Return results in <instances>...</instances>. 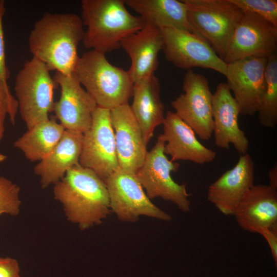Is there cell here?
<instances>
[{"mask_svg":"<svg viewBox=\"0 0 277 277\" xmlns=\"http://www.w3.org/2000/svg\"><path fill=\"white\" fill-rule=\"evenodd\" d=\"M125 0H83L82 16L86 27L82 41L88 49L106 54L120 48L122 41L145 25L140 16L132 15Z\"/></svg>","mask_w":277,"mask_h":277,"instance_id":"3","label":"cell"},{"mask_svg":"<svg viewBox=\"0 0 277 277\" xmlns=\"http://www.w3.org/2000/svg\"><path fill=\"white\" fill-rule=\"evenodd\" d=\"M0 277H22L16 260L9 257L0 258Z\"/></svg>","mask_w":277,"mask_h":277,"instance_id":"30","label":"cell"},{"mask_svg":"<svg viewBox=\"0 0 277 277\" xmlns=\"http://www.w3.org/2000/svg\"><path fill=\"white\" fill-rule=\"evenodd\" d=\"M195 33L205 39L223 58L227 45L244 15L230 0H183Z\"/></svg>","mask_w":277,"mask_h":277,"instance_id":"6","label":"cell"},{"mask_svg":"<svg viewBox=\"0 0 277 277\" xmlns=\"http://www.w3.org/2000/svg\"><path fill=\"white\" fill-rule=\"evenodd\" d=\"M163 133L164 153L173 162L188 161L200 165L212 162L216 153L203 145L192 128L174 112L165 114Z\"/></svg>","mask_w":277,"mask_h":277,"instance_id":"18","label":"cell"},{"mask_svg":"<svg viewBox=\"0 0 277 277\" xmlns=\"http://www.w3.org/2000/svg\"><path fill=\"white\" fill-rule=\"evenodd\" d=\"M269 185L272 188L277 189V166L275 164L269 171Z\"/></svg>","mask_w":277,"mask_h":277,"instance_id":"32","label":"cell"},{"mask_svg":"<svg viewBox=\"0 0 277 277\" xmlns=\"http://www.w3.org/2000/svg\"><path fill=\"white\" fill-rule=\"evenodd\" d=\"M277 26L254 14H244L227 45L223 60L229 64L243 58H268L276 53Z\"/></svg>","mask_w":277,"mask_h":277,"instance_id":"12","label":"cell"},{"mask_svg":"<svg viewBox=\"0 0 277 277\" xmlns=\"http://www.w3.org/2000/svg\"><path fill=\"white\" fill-rule=\"evenodd\" d=\"M73 74L100 107L111 110L128 103L134 83L128 72L109 62L105 54L90 50L79 56Z\"/></svg>","mask_w":277,"mask_h":277,"instance_id":"4","label":"cell"},{"mask_svg":"<svg viewBox=\"0 0 277 277\" xmlns=\"http://www.w3.org/2000/svg\"><path fill=\"white\" fill-rule=\"evenodd\" d=\"M119 168L136 173L147 152L141 127L126 103L110 110Z\"/></svg>","mask_w":277,"mask_h":277,"instance_id":"16","label":"cell"},{"mask_svg":"<svg viewBox=\"0 0 277 277\" xmlns=\"http://www.w3.org/2000/svg\"><path fill=\"white\" fill-rule=\"evenodd\" d=\"M162 45L161 29L147 23L141 30L122 41L120 47L131 60L128 72L133 83L154 74Z\"/></svg>","mask_w":277,"mask_h":277,"instance_id":"20","label":"cell"},{"mask_svg":"<svg viewBox=\"0 0 277 277\" xmlns=\"http://www.w3.org/2000/svg\"><path fill=\"white\" fill-rule=\"evenodd\" d=\"M161 31L162 50L166 60L173 65L187 70L195 67L210 69L225 76L227 64L203 37L175 28Z\"/></svg>","mask_w":277,"mask_h":277,"instance_id":"9","label":"cell"},{"mask_svg":"<svg viewBox=\"0 0 277 277\" xmlns=\"http://www.w3.org/2000/svg\"><path fill=\"white\" fill-rule=\"evenodd\" d=\"M267 58L249 57L227 64V85L238 103L240 114L257 112L265 87Z\"/></svg>","mask_w":277,"mask_h":277,"instance_id":"14","label":"cell"},{"mask_svg":"<svg viewBox=\"0 0 277 277\" xmlns=\"http://www.w3.org/2000/svg\"><path fill=\"white\" fill-rule=\"evenodd\" d=\"M259 234L267 242L275 267H277V230L267 229Z\"/></svg>","mask_w":277,"mask_h":277,"instance_id":"31","label":"cell"},{"mask_svg":"<svg viewBox=\"0 0 277 277\" xmlns=\"http://www.w3.org/2000/svg\"><path fill=\"white\" fill-rule=\"evenodd\" d=\"M7 158V157L6 155L0 153V163L5 161Z\"/></svg>","mask_w":277,"mask_h":277,"instance_id":"33","label":"cell"},{"mask_svg":"<svg viewBox=\"0 0 277 277\" xmlns=\"http://www.w3.org/2000/svg\"><path fill=\"white\" fill-rule=\"evenodd\" d=\"M125 3L145 23L160 29L175 28L196 34L188 21L183 0H125Z\"/></svg>","mask_w":277,"mask_h":277,"instance_id":"23","label":"cell"},{"mask_svg":"<svg viewBox=\"0 0 277 277\" xmlns=\"http://www.w3.org/2000/svg\"><path fill=\"white\" fill-rule=\"evenodd\" d=\"M17 110V103L12 101L9 97L0 82V143L5 132L6 117L8 116L11 124L14 125Z\"/></svg>","mask_w":277,"mask_h":277,"instance_id":"29","label":"cell"},{"mask_svg":"<svg viewBox=\"0 0 277 277\" xmlns=\"http://www.w3.org/2000/svg\"><path fill=\"white\" fill-rule=\"evenodd\" d=\"M84 26L81 17L75 13H44L28 37L32 57L50 70L72 74L79 58L77 48L84 37Z\"/></svg>","mask_w":277,"mask_h":277,"instance_id":"1","label":"cell"},{"mask_svg":"<svg viewBox=\"0 0 277 277\" xmlns=\"http://www.w3.org/2000/svg\"><path fill=\"white\" fill-rule=\"evenodd\" d=\"M233 215L238 225L250 232L277 230V189L269 185H254Z\"/></svg>","mask_w":277,"mask_h":277,"instance_id":"19","label":"cell"},{"mask_svg":"<svg viewBox=\"0 0 277 277\" xmlns=\"http://www.w3.org/2000/svg\"><path fill=\"white\" fill-rule=\"evenodd\" d=\"M53 194L67 220L82 230L101 224L111 211L105 181L80 164L54 185Z\"/></svg>","mask_w":277,"mask_h":277,"instance_id":"2","label":"cell"},{"mask_svg":"<svg viewBox=\"0 0 277 277\" xmlns=\"http://www.w3.org/2000/svg\"><path fill=\"white\" fill-rule=\"evenodd\" d=\"M244 14L258 15L277 26L276 0H230Z\"/></svg>","mask_w":277,"mask_h":277,"instance_id":"27","label":"cell"},{"mask_svg":"<svg viewBox=\"0 0 277 277\" xmlns=\"http://www.w3.org/2000/svg\"><path fill=\"white\" fill-rule=\"evenodd\" d=\"M262 126L273 128L277 124V54L267 58L265 70V87L258 111Z\"/></svg>","mask_w":277,"mask_h":277,"instance_id":"25","label":"cell"},{"mask_svg":"<svg viewBox=\"0 0 277 277\" xmlns=\"http://www.w3.org/2000/svg\"><path fill=\"white\" fill-rule=\"evenodd\" d=\"M53 79L61 88L60 97L53 109L56 117L65 130L85 133L91 127L96 103L73 73L56 72Z\"/></svg>","mask_w":277,"mask_h":277,"instance_id":"13","label":"cell"},{"mask_svg":"<svg viewBox=\"0 0 277 277\" xmlns=\"http://www.w3.org/2000/svg\"><path fill=\"white\" fill-rule=\"evenodd\" d=\"M21 205L19 186L7 177L0 176V215H17Z\"/></svg>","mask_w":277,"mask_h":277,"instance_id":"26","label":"cell"},{"mask_svg":"<svg viewBox=\"0 0 277 277\" xmlns=\"http://www.w3.org/2000/svg\"><path fill=\"white\" fill-rule=\"evenodd\" d=\"M251 156L240 155L235 165L210 185L207 199L222 213L233 215L243 198L254 185Z\"/></svg>","mask_w":277,"mask_h":277,"instance_id":"15","label":"cell"},{"mask_svg":"<svg viewBox=\"0 0 277 277\" xmlns=\"http://www.w3.org/2000/svg\"><path fill=\"white\" fill-rule=\"evenodd\" d=\"M47 66L32 57L17 72L14 91L21 117L27 129L48 120L54 105L56 83Z\"/></svg>","mask_w":277,"mask_h":277,"instance_id":"5","label":"cell"},{"mask_svg":"<svg viewBox=\"0 0 277 277\" xmlns=\"http://www.w3.org/2000/svg\"><path fill=\"white\" fill-rule=\"evenodd\" d=\"M5 3L0 1V82L5 89L9 97L13 102H17L16 98L11 93L8 85V80L10 76V71L6 66L5 50V42L3 21L5 14Z\"/></svg>","mask_w":277,"mask_h":277,"instance_id":"28","label":"cell"},{"mask_svg":"<svg viewBox=\"0 0 277 277\" xmlns=\"http://www.w3.org/2000/svg\"><path fill=\"white\" fill-rule=\"evenodd\" d=\"M130 107L147 145L155 128L163 125L165 106L161 98V85L154 74L134 83Z\"/></svg>","mask_w":277,"mask_h":277,"instance_id":"21","label":"cell"},{"mask_svg":"<svg viewBox=\"0 0 277 277\" xmlns=\"http://www.w3.org/2000/svg\"><path fill=\"white\" fill-rule=\"evenodd\" d=\"M240 108L226 83H221L213 94V134L215 145L228 149L233 145L240 154L247 153L249 142L238 123Z\"/></svg>","mask_w":277,"mask_h":277,"instance_id":"17","label":"cell"},{"mask_svg":"<svg viewBox=\"0 0 277 277\" xmlns=\"http://www.w3.org/2000/svg\"><path fill=\"white\" fill-rule=\"evenodd\" d=\"M79 164L104 181L118 168L110 110L97 106L90 128L83 133Z\"/></svg>","mask_w":277,"mask_h":277,"instance_id":"10","label":"cell"},{"mask_svg":"<svg viewBox=\"0 0 277 277\" xmlns=\"http://www.w3.org/2000/svg\"><path fill=\"white\" fill-rule=\"evenodd\" d=\"M164 145L161 134L154 146L147 151L136 176L150 199L161 197L172 203L182 212H189L190 194L186 185L175 182L171 175L178 170L180 164L168 159Z\"/></svg>","mask_w":277,"mask_h":277,"instance_id":"7","label":"cell"},{"mask_svg":"<svg viewBox=\"0 0 277 277\" xmlns=\"http://www.w3.org/2000/svg\"><path fill=\"white\" fill-rule=\"evenodd\" d=\"M181 94L171 102L175 114L190 126L202 140L207 141L213 134V94L204 75L187 70Z\"/></svg>","mask_w":277,"mask_h":277,"instance_id":"11","label":"cell"},{"mask_svg":"<svg viewBox=\"0 0 277 277\" xmlns=\"http://www.w3.org/2000/svg\"><path fill=\"white\" fill-rule=\"evenodd\" d=\"M27 130L14 142V147L28 160L39 162L53 150L65 129L54 119L49 118Z\"/></svg>","mask_w":277,"mask_h":277,"instance_id":"24","label":"cell"},{"mask_svg":"<svg viewBox=\"0 0 277 277\" xmlns=\"http://www.w3.org/2000/svg\"><path fill=\"white\" fill-rule=\"evenodd\" d=\"M83 141V133L65 130L53 150L34 167L43 188L54 185L70 169L79 164Z\"/></svg>","mask_w":277,"mask_h":277,"instance_id":"22","label":"cell"},{"mask_svg":"<svg viewBox=\"0 0 277 277\" xmlns=\"http://www.w3.org/2000/svg\"><path fill=\"white\" fill-rule=\"evenodd\" d=\"M104 181L111 211L120 220L135 222L141 216L167 222L172 220L169 214L151 201L135 173L118 168Z\"/></svg>","mask_w":277,"mask_h":277,"instance_id":"8","label":"cell"}]
</instances>
